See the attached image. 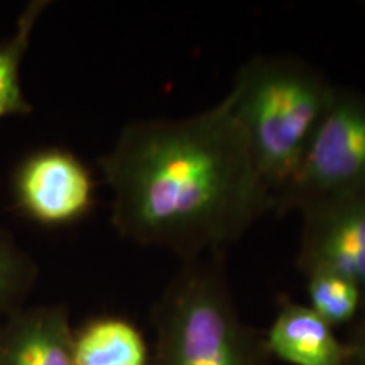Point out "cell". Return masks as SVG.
Segmentation results:
<instances>
[{"label":"cell","instance_id":"8fae6325","mask_svg":"<svg viewBox=\"0 0 365 365\" xmlns=\"http://www.w3.org/2000/svg\"><path fill=\"white\" fill-rule=\"evenodd\" d=\"M307 277L308 307L336 330L355 323L364 309L362 289L344 274L314 269Z\"/></svg>","mask_w":365,"mask_h":365},{"label":"cell","instance_id":"9a60e30c","mask_svg":"<svg viewBox=\"0 0 365 365\" xmlns=\"http://www.w3.org/2000/svg\"><path fill=\"white\" fill-rule=\"evenodd\" d=\"M364 6H365V4H364Z\"/></svg>","mask_w":365,"mask_h":365},{"label":"cell","instance_id":"52a82bcc","mask_svg":"<svg viewBox=\"0 0 365 365\" xmlns=\"http://www.w3.org/2000/svg\"><path fill=\"white\" fill-rule=\"evenodd\" d=\"M73 331L65 307L12 312L0 325V365H75Z\"/></svg>","mask_w":365,"mask_h":365},{"label":"cell","instance_id":"277c9868","mask_svg":"<svg viewBox=\"0 0 365 365\" xmlns=\"http://www.w3.org/2000/svg\"><path fill=\"white\" fill-rule=\"evenodd\" d=\"M362 188H365V95L336 85L293 180L274 198L272 212L281 215L303 212L312 205Z\"/></svg>","mask_w":365,"mask_h":365},{"label":"cell","instance_id":"5b68a950","mask_svg":"<svg viewBox=\"0 0 365 365\" xmlns=\"http://www.w3.org/2000/svg\"><path fill=\"white\" fill-rule=\"evenodd\" d=\"M12 198L22 215L41 227H70L93 208L95 180L71 150L39 149L16 168Z\"/></svg>","mask_w":365,"mask_h":365},{"label":"cell","instance_id":"3957f363","mask_svg":"<svg viewBox=\"0 0 365 365\" xmlns=\"http://www.w3.org/2000/svg\"><path fill=\"white\" fill-rule=\"evenodd\" d=\"M150 365H269L264 333L240 317L225 254L181 261L153 308Z\"/></svg>","mask_w":365,"mask_h":365},{"label":"cell","instance_id":"6da1fadb","mask_svg":"<svg viewBox=\"0 0 365 365\" xmlns=\"http://www.w3.org/2000/svg\"><path fill=\"white\" fill-rule=\"evenodd\" d=\"M98 164L118 235L181 261L225 254L272 212L227 95L188 117L130 122Z\"/></svg>","mask_w":365,"mask_h":365},{"label":"cell","instance_id":"ba28073f","mask_svg":"<svg viewBox=\"0 0 365 365\" xmlns=\"http://www.w3.org/2000/svg\"><path fill=\"white\" fill-rule=\"evenodd\" d=\"M269 355L291 365H346L349 344L340 340L308 304L282 298L271 327L264 331Z\"/></svg>","mask_w":365,"mask_h":365},{"label":"cell","instance_id":"5bb4252c","mask_svg":"<svg viewBox=\"0 0 365 365\" xmlns=\"http://www.w3.org/2000/svg\"><path fill=\"white\" fill-rule=\"evenodd\" d=\"M0 325H2V322H0Z\"/></svg>","mask_w":365,"mask_h":365},{"label":"cell","instance_id":"9c48e42d","mask_svg":"<svg viewBox=\"0 0 365 365\" xmlns=\"http://www.w3.org/2000/svg\"><path fill=\"white\" fill-rule=\"evenodd\" d=\"M75 365H150L143 331L122 317L91 318L73 331Z\"/></svg>","mask_w":365,"mask_h":365},{"label":"cell","instance_id":"30bf717a","mask_svg":"<svg viewBox=\"0 0 365 365\" xmlns=\"http://www.w3.org/2000/svg\"><path fill=\"white\" fill-rule=\"evenodd\" d=\"M48 2H31L17 19L11 36L0 41V120L33 112L21 81V68L29 49L31 36Z\"/></svg>","mask_w":365,"mask_h":365},{"label":"cell","instance_id":"4fadbf2b","mask_svg":"<svg viewBox=\"0 0 365 365\" xmlns=\"http://www.w3.org/2000/svg\"><path fill=\"white\" fill-rule=\"evenodd\" d=\"M349 344V362L346 365H365V308L355 322Z\"/></svg>","mask_w":365,"mask_h":365},{"label":"cell","instance_id":"8992f818","mask_svg":"<svg viewBox=\"0 0 365 365\" xmlns=\"http://www.w3.org/2000/svg\"><path fill=\"white\" fill-rule=\"evenodd\" d=\"M301 213L299 271L330 269L352 279L365 308V188L312 205Z\"/></svg>","mask_w":365,"mask_h":365},{"label":"cell","instance_id":"7a4b0ae2","mask_svg":"<svg viewBox=\"0 0 365 365\" xmlns=\"http://www.w3.org/2000/svg\"><path fill=\"white\" fill-rule=\"evenodd\" d=\"M336 85L289 54H257L227 91L254 161L274 198L293 180Z\"/></svg>","mask_w":365,"mask_h":365},{"label":"cell","instance_id":"7c38bea8","mask_svg":"<svg viewBox=\"0 0 365 365\" xmlns=\"http://www.w3.org/2000/svg\"><path fill=\"white\" fill-rule=\"evenodd\" d=\"M34 276V264L0 232V313L11 309L27 293Z\"/></svg>","mask_w":365,"mask_h":365}]
</instances>
